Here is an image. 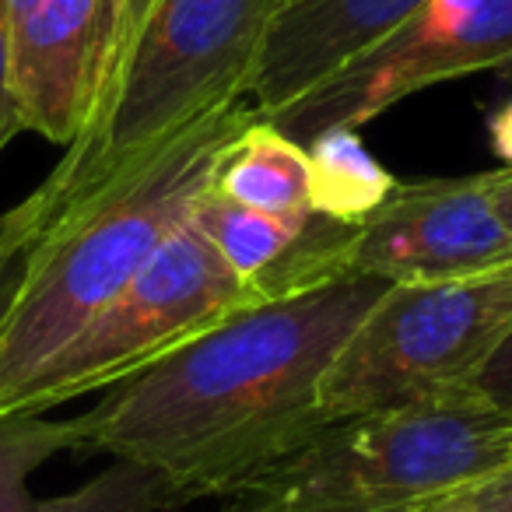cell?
<instances>
[{"instance_id": "1", "label": "cell", "mask_w": 512, "mask_h": 512, "mask_svg": "<svg viewBox=\"0 0 512 512\" xmlns=\"http://www.w3.org/2000/svg\"><path fill=\"white\" fill-rule=\"evenodd\" d=\"M344 278L228 316L78 414V449L148 467L186 498H228L320 425L323 383L386 292Z\"/></svg>"}, {"instance_id": "2", "label": "cell", "mask_w": 512, "mask_h": 512, "mask_svg": "<svg viewBox=\"0 0 512 512\" xmlns=\"http://www.w3.org/2000/svg\"><path fill=\"white\" fill-rule=\"evenodd\" d=\"M256 116L246 99L211 109L53 218L0 330V418L183 225L225 144Z\"/></svg>"}, {"instance_id": "3", "label": "cell", "mask_w": 512, "mask_h": 512, "mask_svg": "<svg viewBox=\"0 0 512 512\" xmlns=\"http://www.w3.org/2000/svg\"><path fill=\"white\" fill-rule=\"evenodd\" d=\"M512 467V414L470 393L320 425L228 495L246 512H425Z\"/></svg>"}, {"instance_id": "4", "label": "cell", "mask_w": 512, "mask_h": 512, "mask_svg": "<svg viewBox=\"0 0 512 512\" xmlns=\"http://www.w3.org/2000/svg\"><path fill=\"white\" fill-rule=\"evenodd\" d=\"M278 0H158L106 106L39 193L53 218L225 102L246 99Z\"/></svg>"}, {"instance_id": "5", "label": "cell", "mask_w": 512, "mask_h": 512, "mask_svg": "<svg viewBox=\"0 0 512 512\" xmlns=\"http://www.w3.org/2000/svg\"><path fill=\"white\" fill-rule=\"evenodd\" d=\"M512 330V260L481 274L390 285L323 383L327 418L463 393Z\"/></svg>"}, {"instance_id": "6", "label": "cell", "mask_w": 512, "mask_h": 512, "mask_svg": "<svg viewBox=\"0 0 512 512\" xmlns=\"http://www.w3.org/2000/svg\"><path fill=\"white\" fill-rule=\"evenodd\" d=\"M249 306H256L249 288L228 271L186 214L78 341L18 393L8 418L46 414L85 393L113 390Z\"/></svg>"}, {"instance_id": "7", "label": "cell", "mask_w": 512, "mask_h": 512, "mask_svg": "<svg viewBox=\"0 0 512 512\" xmlns=\"http://www.w3.org/2000/svg\"><path fill=\"white\" fill-rule=\"evenodd\" d=\"M512 64V0H425L397 32L295 99L274 127L306 144L320 130H362L407 95Z\"/></svg>"}, {"instance_id": "8", "label": "cell", "mask_w": 512, "mask_h": 512, "mask_svg": "<svg viewBox=\"0 0 512 512\" xmlns=\"http://www.w3.org/2000/svg\"><path fill=\"white\" fill-rule=\"evenodd\" d=\"M512 260V232L491 204L484 172L460 179H414L358 221L348 278L386 285L446 281Z\"/></svg>"}, {"instance_id": "9", "label": "cell", "mask_w": 512, "mask_h": 512, "mask_svg": "<svg viewBox=\"0 0 512 512\" xmlns=\"http://www.w3.org/2000/svg\"><path fill=\"white\" fill-rule=\"evenodd\" d=\"M8 29L18 123L71 148L120 71L123 0H43Z\"/></svg>"}, {"instance_id": "10", "label": "cell", "mask_w": 512, "mask_h": 512, "mask_svg": "<svg viewBox=\"0 0 512 512\" xmlns=\"http://www.w3.org/2000/svg\"><path fill=\"white\" fill-rule=\"evenodd\" d=\"M425 0H278L246 81V102L271 120L295 99L397 32Z\"/></svg>"}, {"instance_id": "11", "label": "cell", "mask_w": 512, "mask_h": 512, "mask_svg": "<svg viewBox=\"0 0 512 512\" xmlns=\"http://www.w3.org/2000/svg\"><path fill=\"white\" fill-rule=\"evenodd\" d=\"M211 186L267 214H309V155L271 120L256 116L221 151Z\"/></svg>"}, {"instance_id": "12", "label": "cell", "mask_w": 512, "mask_h": 512, "mask_svg": "<svg viewBox=\"0 0 512 512\" xmlns=\"http://www.w3.org/2000/svg\"><path fill=\"white\" fill-rule=\"evenodd\" d=\"M309 155V207L330 221H365L400 179L362 144L358 130L330 127L306 141Z\"/></svg>"}, {"instance_id": "13", "label": "cell", "mask_w": 512, "mask_h": 512, "mask_svg": "<svg viewBox=\"0 0 512 512\" xmlns=\"http://www.w3.org/2000/svg\"><path fill=\"white\" fill-rule=\"evenodd\" d=\"M313 214V211H309ZM309 214H267L225 197L207 186L190 207V225L214 246L225 267L242 281L253 285L267 267H274L302 235Z\"/></svg>"}, {"instance_id": "14", "label": "cell", "mask_w": 512, "mask_h": 512, "mask_svg": "<svg viewBox=\"0 0 512 512\" xmlns=\"http://www.w3.org/2000/svg\"><path fill=\"white\" fill-rule=\"evenodd\" d=\"M78 449L74 418L53 421L43 414L0 418V512H29L36 505L29 481L57 453Z\"/></svg>"}, {"instance_id": "15", "label": "cell", "mask_w": 512, "mask_h": 512, "mask_svg": "<svg viewBox=\"0 0 512 512\" xmlns=\"http://www.w3.org/2000/svg\"><path fill=\"white\" fill-rule=\"evenodd\" d=\"M172 505L176 495L155 470L113 460L81 488L43 498L29 512H169Z\"/></svg>"}, {"instance_id": "16", "label": "cell", "mask_w": 512, "mask_h": 512, "mask_svg": "<svg viewBox=\"0 0 512 512\" xmlns=\"http://www.w3.org/2000/svg\"><path fill=\"white\" fill-rule=\"evenodd\" d=\"M50 225L53 211L39 190L0 218V330H4L11 309H15L25 274H29L32 253H36L39 239H43Z\"/></svg>"}, {"instance_id": "17", "label": "cell", "mask_w": 512, "mask_h": 512, "mask_svg": "<svg viewBox=\"0 0 512 512\" xmlns=\"http://www.w3.org/2000/svg\"><path fill=\"white\" fill-rule=\"evenodd\" d=\"M463 393H470V397L481 400V404L495 407V411L512 414V330L502 337V344L491 351L488 362L470 376Z\"/></svg>"}, {"instance_id": "18", "label": "cell", "mask_w": 512, "mask_h": 512, "mask_svg": "<svg viewBox=\"0 0 512 512\" xmlns=\"http://www.w3.org/2000/svg\"><path fill=\"white\" fill-rule=\"evenodd\" d=\"M425 512H512V467L453 491Z\"/></svg>"}, {"instance_id": "19", "label": "cell", "mask_w": 512, "mask_h": 512, "mask_svg": "<svg viewBox=\"0 0 512 512\" xmlns=\"http://www.w3.org/2000/svg\"><path fill=\"white\" fill-rule=\"evenodd\" d=\"M22 130L15 109V92H11V29H8V8L0 0V151L11 137Z\"/></svg>"}, {"instance_id": "20", "label": "cell", "mask_w": 512, "mask_h": 512, "mask_svg": "<svg viewBox=\"0 0 512 512\" xmlns=\"http://www.w3.org/2000/svg\"><path fill=\"white\" fill-rule=\"evenodd\" d=\"M488 137H491V151H495L498 162L512 165V95L491 113Z\"/></svg>"}, {"instance_id": "21", "label": "cell", "mask_w": 512, "mask_h": 512, "mask_svg": "<svg viewBox=\"0 0 512 512\" xmlns=\"http://www.w3.org/2000/svg\"><path fill=\"white\" fill-rule=\"evenodd\" d=\"M484 183H488L491 204H495L498 218H502L505 228L512 232V165H502V169L484 172Z\"/></svg>"}, {"instance_id": "22", "label": "cell", "mask_w": 512, "mask_h": 512, "mask_svg": "<svg viewBox=\"0 0 512 512\" xmlns=\"http://www.w3.org/2000/svg\"><path fill=\"white\" fill-rule=\"evenodd\" d=\"M155 8H158V0H123V60H127L130 46H134V39L141 36V29L148 25V18Z\"/></svg>"}, {"instance_id": "23", "label": "cell", "mask_w": 512, "mask_h": 512, "mask_svg": "<svg viewBox=\"0 0 512 512\" xmlns=\"http://www.w3.org/2000/svg\"><path fill=\"white\" fill-rule=\"evenodd\" d=\"M225 512H246V509H235V505H228V509Z\"/></svg>"}]
</instances>
